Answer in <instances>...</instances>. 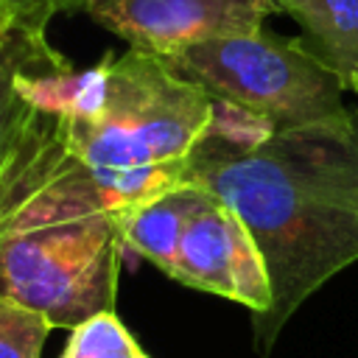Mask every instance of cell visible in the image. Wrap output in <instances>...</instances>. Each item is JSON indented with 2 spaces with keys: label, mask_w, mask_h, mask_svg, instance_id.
Instances as JSON below:
<instances>
[{
  "label": "cell",
  "mask_w": 358,
  "mask_h": 358,
  "mask_svg": "<svg viewBox=\"0 0 358 358\" xmlns=\"http://www.w3.org/2000/svg\"><path fill=\"white\" fill-rule=\"evenodd\" d=\"M123 252L120 221L112 215L6 232L0 235V299L73 330L115 310Z\"/></svg>",
  "instance_id": "cell-4"
},
{
  "label": "cell",
  "mask_w": 358,
  "mask_h": 358,
  "mask_svg": "<svg viewBox=\"0 0 358 358\" xmlns=\"http://www.w3.org/2000/svg\"><path fill=\"white\" fill-rule=\"evenodd\" d=\"M350 92H352V95H355V101H358V78L352 81V90H350ZM355 117H358V106H355Z\"/></svg>",
  "instance_id": "cell-13"
},
{
  "label": "cell",
  "mask_w": 358,
  "mask_h": 358,
  "mask_svg": "<svg viewBox=\"0 0 358 358\" xmlns=\"http://www.w3.org/2000/svg\"><path fill=\"white\" fill-rule=\"evenodd\" d=\"M213 120V95L162 56L129 48L112 59L101 112L36 115L0 179V235L123 218L187 182Z\"/></svg>",
  "instance_id": "cell-1"
},
{
  "label": "cell",
  "mask_w": 358,
  "mask_h": 358,
  "mask_svg": "<svg viewBox=\"0 0 358 358\" xmlns=\"http://www.w3.org/2000/svg\"><path fill=\"white\" fill-rule=\"evenodd\" d=\"M62 358H148L115 310L98 313L70 330Z\"/></svg>",
  "instance_id": "cell-10"
},
{
  "label": "cell",
  "mask_w": 358,
  "mask_h": 358,
  "mask_svg": "<svg viewBox=\"0 0 358 358\" xmlns=\"http://www.w3.org/2000/svg\"><path fill=\"white\" fill-rule=\"evenodd\" d=\"M3 3H11V0H0V6H3ZM17 6H20V3H17Z\"/></svg>",
  "instance_id": "cell-14"
},
{
  "label": "cell",
  "mask_w": 358,
  "mask_h": 358,
  "mask_svg": "<svg viewBox=\"0 0 358 358\" xmlns=\"http://www.w3.org/2000/svg\"><path fill=\"white\" fill-rule=\"evenodd\" d=\"M201 196H204V187H199L193 182H185V185L145 201L134 213L123 215L120 218V232H123L126 249L145 257L162 274L171 277L182 232H185L193 210L199 207Z\"/></svg>",
  "instance_id": "cell-9"
},
{
  "label": "cell",
  "mask_w": 358,
  "mask_h": 358,
  "mask_svg": "<svg viewBox=\"0 0 358 358\" xmlns=\"http://www.w3.org/2000/svg\"><path fill=\"white\" fill-rule=\"evenodd\" d=\"M187 182L229 204L266 260L271 308L252 330L268 355L296 308L358 260V117L282 129L252 148L204 137Z\"/></svg>",
  "instance_id": "cell-2"
},
{
  "label": "cell",
  "mask_w": 358,
  "mask_h": 358,
  "mask_svg": "<svg viewBox=\"0 0 358 358\" xmlns=\"http://www.w3.org/2000/svg\"><path fill=\"white\" fill-rule=\"evenodd\" d=\"M171 280L232 299L249 308L252 319L271 308V280L252 232L229 204L207 190L182 232Z\"/></svg>",
  "instance_id": "cell-6"
},
{
  "label": "cell",
  "mask_w": 358,
  "mask_h": 358,
  "mask_svg": "<svg viewBox=\"0 0 358 358\" xmlns=\"http://www.w3.org/2000/svg\"><path fill=\"white\" fill-rule=\"evenodd\" d=\"M280 14H288L302 45L327 64L347 92L358 78V0H274Z\"/></svg>",
  "instance_id": "cell-8"
},
{
  "label": "cell",
  "mask_w": 358,
  "mask_h": 358,
  "mask_svg": "<svg viewBox=\"0 0 358 358\" xmlns=\"http://www.w3.org/2000/svg\"><path fill=\"white\" fill-rule=\"evenodd\" d=\"M53 324L8 299H0V358H42Z\"/></svg>",
  "instance_id": "cell-11"
},
{
  "label": "cell",
  "mask_w": 358,
  "mask_h": 358,
  "mask_svg": "<svg viewBox=\"0 0 358 358\" xmlns=\"http://www.w3.org/2000/svg\"><path fill=\"white\" fill-rule=\"evenodd\" d=\"M31 6L50 20L59 11H78V8H84L87 0H31Z\"/></svg>",
  "instance_id": "cell-12"
},
{
  "label": "cell",
  "mask_w": 358,
  "mask_h": 358,
  "mask_svg": "<svg viewBox=\"0 0 358 358\" xmlns=\"http://www.w3.org/2000/svg\"><path fill=\"white\" fill-rule=\"evenodd\" d=\"M48 17L28 6H0V179L39 115L20 95V76L28 70L70 64L48 42Z\"/></svg>",
  "instance_id": "cell-7"
},
{
  "label": "cell",
  "mask_w": 358,
  "mask_h": 358,
  "mask_svg": "<svg viewBox=\"0 0 358 358\" xmlns=\"http://www.w3.org/2000/svg\"><path fill=\"white\" fill-rule=\"evenodd\" d=\"M210 95L266 117L277 131L350 117L347 87L302 39L268 31L221 36L168 59Z\"/></svg>",
  "instance_id": "cell-3"
},
{
  "label": "cell",
  "mask_w": 358,
  "mask_h": 358,
  "mask_svg": "<svg viewBox=\"0 0 358 358\" xmlns=\"http://www.w3.org/2000/svg\"><path fill=\"white\" fill-rule=\"evenodd\" d=\"M84 11L129 48L171 59L193 45L263 31L274 0H87Z\"/></svg>",
  "instance_id": "cell-5"
}]
</instances>
